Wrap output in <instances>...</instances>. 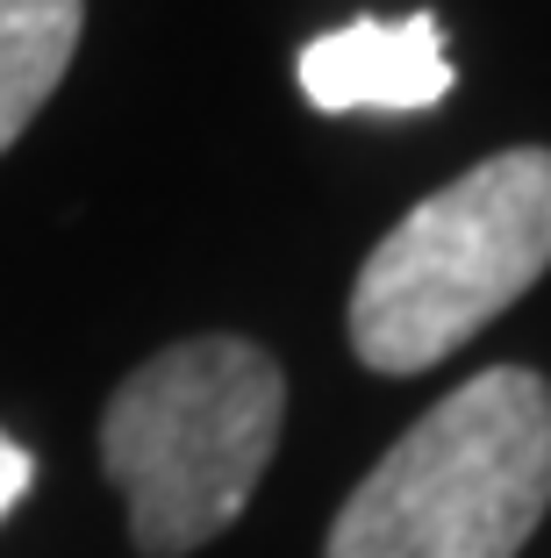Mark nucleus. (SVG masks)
Wrapping results in <instances>:
<instances>
[{"label":"nucleus","mask_w":551,"mask_h":558,"mask_svg":"<svg viewBox=\"0 0 551 558\" xmlns=\"http://www.w3.org/2000/svg\"><path fill=\"white\" fill-rule=\"evenodd\" d=\"M287 429V373L251 337H187L108 395L100 473L130 509L144 558L215 544L259 494Z\"/></svg>","instance_id":"f257e3e1"},{"label":"nucleus","mask_w":551,"mask_h":558,"mask_svg":"<svg viewBox=\"0 0 551 558\" xmlns=\"http://www.w3.org/2000/svg\"><path fill=\"white\" fill-rule=\"evenodd\" d=\"M551 509V387L487 365L387 444L323 558H516Z\"/></svg>","instance_id":"f03ea898"},{"label":"nucleus","mask_w":551,"mask_h":558,"mask_svg":"<svg viewBox=\"0 0 551 558\" xmlns=\"http://www.w3.org/2000/svg\"><path fill=\"white\" fill-rule=\"evenodd\" d=\"M551 272V150L516 144L458 172L394 222L351 279V351L416 379Z\"/></svg>","instance_id":"7ed1b4c3"},{"label":"nucleus","mask_w":551,"mask_h":558,"mask_svg":"<svg viewBox=\"0 0 551 558\" xmlns=\"http://www.w3.org/2000/svg\"><path fill=\"white\" fill-rule=\"evenodd\" d=\"M294 72H301V94L323 116H351V108L416 116V108H438L458 86L452 58H444V22L430 8L402 22H380V15L344 22V29L315 36Z\"/></svg>","instance_id":"20e7f679"},{"label":"nucleus","mask_w":551,"mask_h":558,"mask_svg":"<svg viewBox=\"0 0 551 558\" xmlns=\"http://www.w3.org/2000/svg\"><path fill=\"white\" fill-rule=\"evenodd\" d=\"M80 29L86 0H0V150L44 116V100L72 72Z\"/></svg>","instance_id":"39448f33"},{"label":"nucleus","mask_w":551,"mask_h":558,"mask_svg":"<svg viewBox=\"0 0 551 558\" xmlns=\"http://www.w3.org/2000/svg\"><path fill=\"white\" fill-rule=\"evenodd\" d=\"M29 480H36L29 451H22L15 437H0V515H8V509L22 501V494H29Z\"/></svg>","instance_id":"423d86ee"}]
</instances>
